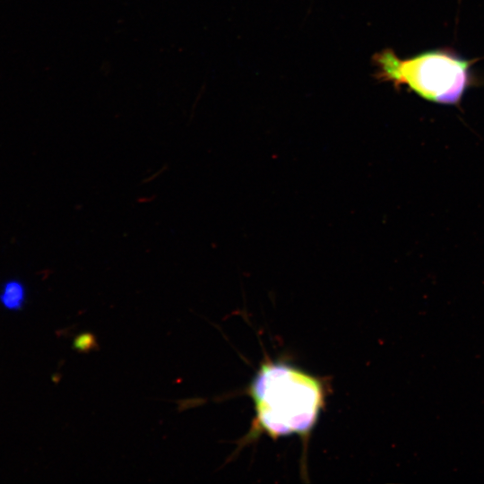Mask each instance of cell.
Instances as JSON below:
<instances>
[{
  "label": "cell",
  "mask_w": 484,
  "mask_h": 484,
  "mask_svg": "<svg viewBox=\"0 0 484 484\" xmlns=\"http://www.w3.org/2000/svg\"><path fill=\"white\" fill-rule=\"evenodd\" d=\"M248 394L254 402L255 430L272 438L307 436L324 405L325 389L318 377L283 362L267 361L254 376Z\"/></svg>",
  "instance_id": "obj_1"
},
{
  "label": "cell",
  "mask_w": 484,
  "mask_h": 484,
  "mask_svg": "<svg viewBox=\"0 0 484 484\" xmlns=\"http://www.w3.org/2000/svg\"><path fill=\"white\" fill-rule=\"evenodd\" d=\"M376 77L396 89L406 86L419 97L440 104H457L471 82L470 60L450 49L420 53L410 58L398 57L385 49L373 57Z\"/></svg>",
  "instance_id": "obj_2"
},
{
  "label": "cell",
  "mask_w": 484,
  "mask_h": 484,
  "mask_svg": "<svg viewBox=\"0 0 484 484\" xmlns=\"http://www.w3.org/2000/svg\"><path fill=\"white\" fill-rule=\"evenodd\" d=\"M27 291L19 280H9L0 289V303L7 310L20 311L25 305Z\"/></svg>",
  "instance_id": "obj_3"
},
{
  "label": "cell",
  "mask_w": 484,
  "mask_h": 484,
  "mask_svg": "<svg viewBox=\"0 0 484 484\" xmlns=\"http://www.w3.org/2000/svg\"><path fill=\"white\" fill-rule=\"evenodd\" d=\"M72 347L80 352H89L98 348V342L93 333L83 332L74 337Z\"/></svg>",
  "instance_id": "obj_4"
}]
</instances>
